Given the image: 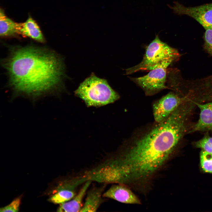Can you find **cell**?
<instances>
[{
    "instance_id": "2e32d148",
    "label": "cell",
    "mask_w": 212,
    "mask_h": 212,
    "mask_svg": "<svg viewBox=\"0 0 212 212\" xmlns=\"http://www.w3.org/2000/svg\"><path fill=\"white\" fill-rule=\"evenodd\" d=\"M200 161L203 170L206 172L212 173V155L201 150Z\"/></svg>"
},
{
    "instance_id": "30bf717a",
    "label": "cell",
    "mask_w": 212,
    "mask_h": 212,
    "mask_svg": "<svg viewBox=\"0 0 212 212\" xmlns=\"http://www.w3.org/2000/svg\"><path fill=\"white\" fill-rule=\"evenodd\" d=\"M200 111L199 118L188 131L212 132V102L205 104L196 103Z\"/></svg>"
},
{
    "instance_id": "5bb4252c",
    "label": "cell",
    "mask_w": 212,
    "mask_h": 212,
    "mask_svg": "<svg viewBox=\"0 0 212 212\" xmlns=\"http://www.w3.org/2000/svg\"><path fill=\"white\" fill-rule=\"evenodd\" d=\"M19 34V23L7 17L3 11L0 9V35L2 37H11Z\"/></svg>"
},
{
    "instance_id": "4fadbf2b",
    "label": "cell",
    "mask_w": 212,
    "mask_h": 212,
    "mask_svg": "<svg viewBox=\"0 0 212 212\" xmlns=\"http://www.w3.org/2000/svg\"><path fill=\"white\" fill-rule=\"evenodd\" d=\"M19 34L39 42H45L44 37L39 26L31 16L25 22L19 23Z\"/></svg>"
},
{
    "instance_id": "7c38bea8",
    "label": "cell",
    "mask_w": 212,
    "mask_h": 212,
    "mask_svg": "<svg viewBox=\"0 0 212 212\" xmlns=\"http://www.w3.org/2000/svg\"><path fill=\"white\" fill-rule=\"evenodd\" d=\"M87 181L83 184L78 193L70 200L60 204L58 212H80L83 205L82 201L91 183Z\"/></svg>"
},
{
    "instance_id": "5b68a950",
    "label": "cell",
    "mask_w": 212,
    "mask_h": 212,
    "mask_svg": "<svg viewBox=\"0 0 212 212\" xmlns=\"http://www.w3.org/2000/svg\"><path fill=\"white\" fill-rule=\"evenodd\" d=\"M172 63L167 62L150 71L146 75L131 80L141 87L146 94L152 95L168 88L167 68Z\"/></svg>"
},
{
    "instance_id": "52a82bcc",
    "label": "cell",
    "mask_w": 212,
    "mask_h": 212,
    "mask_svg": "<svg viewBox=\"0 0 212 212\" xmlns=\"http://www.w3.org/2000/svg\"><path fill=\"white\" fill-rule=\"evenodd\" d=\"M191 100L187 96H181L174 92H169L155 102L153 105L155 121L160 123L167 119L181 104Z\"/></svg>"
},
{
    "instance_id": "ba28073f",
    "label": "cell",
    "mask_w": 212,
    "mask_h": 212,
    "mask_svg": "<svg viewBox=\"0 0 212 212\" xmlns=\"http://www.w3.org/2000/svg\"><path fill=\"white\" fill-rule=\"evenodd\" d=\"M87 181L84 175L64 181L58 187L56 193L49 198V201L60 204L70 200L76 194L78 187Z\"/></svg>"
},
{
    "instance_id": "9c48e42d",
    "label": "cell",
    "mask_w": 212,
    "mask_h": 212,
    "mask_svg": "<svg viewBox=\"0 0 212 212\" xmlns=\"http://www.w3.org/2000/svg\"><path fill=\"white\" fill-rule=\"evenodd\" d=\"M103 197L112 199L124 203L140 204V203L137 196L124 184L113 185L103 193Z\"/></svg>"
},
{
    "instance_id": "6da1fadb",
    "label": "cell",
    "mask_w": 212,
    "mask_h": 212,
    "mask_svg": "<svg viewBox=\"0 0 212 212\" xmlns=\"http://www.w3.org/2000/svg\"><path fill=\"white\" fill-rule=\"evenodd\" d=\"M193 109L190 103H182L130 148L118 153V162L130 180L148 178L163 164L186 132Z\"/></svg>"
},
{
    "instance_id": "e0dca14e",
    "label": "cell",
    "mask_w": 212,
    "mask_h": 212,
    "mask_svg": "<svg viewBox=\"0 0 212 212\" xmlns=\"http://www.w3.org/2000/svg\"><path fill=\"white\" fill-rule=\"evenodd\" d=\"M21 198H17L7 206L0 209V212H17L21 203Z\"/></svg>"
},
{
    "instance_id": "7a4b0ae2",
    "label": "cell",
    "mask_w": 212,
    "mask_h": 212,
    "mask_svg": "<svg viewBox=\"0 0 212 212\" xmlns=\"http://www.w3.org/2000/svg\"><path fill=\"white\" fill-rule=\"evenodd\" d=\"M4 66L14 98L25 97L34 104L46 96L59 95L63 90V62L49 50L32 46L15 48Z\"/></svg>"
},
{
    "instance_id": "8992f818",
    "label": "cell",
    "mask_w": 212,
    "mask_h": 212,
    "mask_svg": "<svg viewBox=\"0 0 212 212\" xmlns=\"http://www.w3.org/2000/svg\"><path fill=\"white\" fill-rule=\"evenodd\" d=\"M174 4L168 6L174 13L192 18L205 29H212V3L195 7H186L177 1Z\"/></svg>"
},
{
    "instance_id": "9a60e30c",
    "label": "cell",
    "mask_w": 212,
    "mask_h": 212,
    "mask_svg": "<svg viewBox=\"0 0 212 212\" xmlns=\"http://www.w3.org/2000/svg\"><path fill=\"white\" fill-rule=\"evenodd\" d=\"M194 146L212 155V137L207 133L201 139L194 142Z\"/></svg>"
},
{
    "instance_id": "8fae6325",
    "label": "cell",
    "mask_w": 212,
    "mask_h": 212,
    "mask_svg": "<svg viewBox=\"0 0 212 212\" xmlns=\"http://www.w3.org/2000/svg\"><path fill=\"white\" fill-rule=\"evenodd\" d=\"M105 184L94 187L87 192L85 201L80 212H95L103 201V194Z\"/></svg>"
},
{
    "instance_id": "277c9868",
    "label": "cell",
    "mask_w": 212,
    "mask_h": 212,
    "mask_svg": "<svg viewBox=\"0 0 212 212\" xmlns=\"http://www.w3.org/2000/svg\"><path fill=\"white\" fill-rule=\"evenodd\" d=\"M177 50L161 40L158 35L147 47L141 62L127 69L126 74H130L139 71H150L167 62L172 63L178 59Z\"/></svg>"
},
{
    "instance_id": "ac0fdd59",
    "label": "cell",
    "mask_w": 212,
    "mask_h": 212,
    "mask_svg": "<svg viewBox=\"0 0 212 212\" xmlns=\"http://www.w3.org/2000/svg\"><path fill=\"white\" fill-rule=\"evenodd\" d=\"M204 38L205 48L212 55V29L206 30Z\"/></svg>"
},
{
    "instance_id": "3957f363",
    "label": "cell",
    "mask_w": 212,
    "mask_h": 212,
    "mask_svg": "<svg viewBox=\"0 0 212 212\" xmlns=\"http://www.w3.org/2000/svg\"><path fill=\"white\" fill-rule=\"evenodd\" d=\"M74 94L82 99L88 107L104 106L114 102L120 98L119 94L106 80L93 74L80 84Z\"/></svg>"
}]
</instances>
